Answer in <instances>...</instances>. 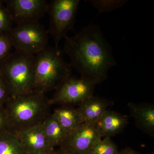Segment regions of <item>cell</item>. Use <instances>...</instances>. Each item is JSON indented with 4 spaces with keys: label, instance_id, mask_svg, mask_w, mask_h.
<instances>
[{
    "label": "cell",
    "instance_id": "6da1fadb",
    "mask_svg": "<svg viewBox=\"0 0 154 154\" xmlns=\"http://www.w3.org/2000/svg\"><path fill=\"white\" fill-rule=\"evenodd\" d=\"M64 38L63 52L82 79L96 85L100 84L107 79L109 70L117 64L112 47L99 25L85 26L74 36Z\"/></svg>",
    "mask_w": 154,
    "mask_h": 154
},
{
    "label": "cell",
    "instance_id": "7a4b0ae2",
    "mask_svg": "<svg viewBox=\"0 0 154 154\" xmlns=\"http://www.w3.org/2000/svg\"><path fill=\"white\" fill-rule=\"evenodd\" d=\"M51 105L45 94L35 91L11 97L5 105L10 130L16 133L42 123L50 114Z\"/></svg>",
    "mask_w": 154,
    "mask_h": 154
},
{
    "label": "cell",
    "instance_id": "3957f363",
    "mask_svg": "<svg viewBox=\"0 0 154 154\" xmlns=\"http://www.w3.org/2000/svg\"><path fill=\"white\" fill-rule=\"evenodd\" d=\"M58 47H48L35 55V92L55 91L71 76L72 68Z\"/></svg>",
    "mask_w": 154,
    "mask_h": 154
},
{
    "label": "cell",
    "instance_id": "277c9868",
    "mask_svg": "<svg viewBox=\"0 0 154 154\" xmlns=\"http://www.w3.org/2000/svg\"><path fill=\"white\" fill-rule=\"evenodd\" d=\"M35 55L11 53L0 63V72L8 86L11 97L34 92Z\"/></svg>",
    "mask_w": 154,
    "mask_h": 154
},
{
    "label": "cell",
    "instance_id": "5b68a950",
    "mask_svg": "<svg viewBox=\"0 0 154 154\" xmlns=\"http://www.w3.org/2000/svg\"><path fill=\"white\" fill-rule=\"evenodd\" d=\"M9 33L17 51L36 55L47 47L48 31L39 21L18 24Z\"/></svg>",
    "mask_w": 154,
    "mask_h": 154
},
{
    "label": "cell",
    "instance_id": "8992f818",
    "mask_svg": "<svg viewBox=\"0 0 154 154\" xmlns=\"http://www.w3.org/2000/svg\"><path fill=\"white\" fill-rule=\"evenodd\" d=\"M81 1L80 0H53L48 4L49 15L48 33L52 36L56 47L63 38L72 30Z\"/></svg>",
    "mask_w": 154,
    "mask_h": 154
},
{
    "label": "cell",
    "instance_id": "52a82bcc",
    "mask_svg": "<svg viewBox=\"0 0 154 154\" xmlns=\"http://www.w3.org/2000/svg\"><path fill=\"white\" fill-rule=\"evenodd\" d=\"M96 84L82 78L71 75L55 90L49 102L51 105L59 104L79 105L81 102L94 96Z\"/></svg>",
    "mask_w": 154,
    "mask_h": 154
},
{
    "label": "cell",
    "instance_id": "ba28073f",
    "mask_svg": "<svg viewBox=\"0 0 154 154\" xmlns=\"http://www.w3.org/2000/svg\"><path fill=\"white\" fill-rule=\"evenodd\" d=\"M102 139L96 123L83 122L68 134L60 146L73 154H88Z\"/></svg>",
    "mask_w": 154,
    "mask_h": 154
},
{
    "label": "cell",
    "instance_id": "9c48e42d",
    "mask_svg": "<svg viewBox=\"0 0 154 154\" xmlns=\"http://www.w3.org/2000/svg\"><path fill=\"white\" fill-rule=\"evenodd\" d=\"M6 8L14 23L39 21L47 13L48 3L45 0H7Z\"/></svg>",
    "mask_w": 154,
    "mask_h": 154
},
{
    "label": "cell",
    "instance_id": "30bf717a",
    "mask_svg": "<svg viewBox=\"0 0 154 154\" xmlns=\"http://www.w3.org/2000/svg\"><path fill=\"white\" fill-rule=\"evenodd\" d=\"M16 133L28 154H38L54 148L46 138L42 122Z\"/></svg>",
    "mask_w": 154,
    "mask_h": 154
},
{
    "label": "cell",
    "instance_id": "8fae6325",
    "mask_svg": "<svg viewBox=\"0 0 154 154\" xmlns=\"http://www.w3.org/2000/svg\"><path fill=\"white\" fill-rule=\"evenodd\" d=\"M128 106L136 125L147 134L154 136V106L150 103L130 102Z\"/></svg>",
    "mask_w": 154,
    "mask_h": 154
},
{
    "label": "cell",
    "instance_id": "7c38bea8",
    "mask_svg": "<svg viewBox=\"0 0 154 154\" xmlns=\"http://www.w3.org/2000/svg\"><path fill=\"white\" fill-rule=\"evenodd\" d=\"M113 102L97 96H93L81 102L78 108L83 122L96 123Z\"/></svg>",
    "mask_w": 154,
    "mask_h": 154
},
{
    "label": "cell",
    "instance_id": "4fadbf2b",
    "mask_svg": "<svg viewBox=\"0 0 154 154\" xmlns=\"http://www.w3.org/2000/svg\"><path fill=\"white\" fill-rule=\"evenodd\" d=\"M128 122V117L126 116L107 110L96 122V124L103 138H111L122 132Z\"/></svg>",
    "mask_w": 154,
    "mask_h": 154
},
{
    "label": "cell",
    "instance_id": "5bb4252c",
    "mask_svg": "<svg viewBox=\"0 0 154 154\" xmlns=\"http://www.w3.org/2000/svg\"><path fill=\"white\" fill-rule=\"evenodd\" d=\"M52 114L68 134L83 123L78 108L70 105H62L55 109Z\"/></svg>",
    "mask_w": 154,
    "mask_h": 154
},
{
    "label": "cell",
    "instance_id": "9a60e30c",
    "mask_svg": "<svg viewBox=\"0 0 154 154\" xmlns=\"http://www.w3.org/2000/svg\"><path fill=\"white\" fill-rule=\"evenodd\" d=\"M45 136L50 146L54 148L60 146L66 140L68 134L56 119L50 113L42 122Z\"/></svg>",
    "mask_w": 154,
    "mask_h": 154
},
{
    "label": "cell",
    "instance_id": "2e32d148",
    "mask_svg": "<svg viewBox=\"0 0 154 154\" xmlns=\"http://www.w3.org/2000/svg\"><path fill=\"white\" fill-rule=\"evenodd\" d=\"M0 154H28L16 133L8 131L0 134Z\"/></svg>",
    "mask_w": 154,
    "mask_h": 154
},
{
    "label": "cell",
    "instance_id": "e0dca14e",
    "mask_svg": "<svg viewBox=\"0 0 154 154\" xmlns=\"http://www.w3.org/2000/svg\"><path fill=\"white\" fill-rule=\"evenodd\" d=\"M119 151L115 143L107 137L96 143L88 154H118Z\"/></svg>",
    "mask_w": 154,
    "mask_h": 154
},
{
    "label": "cell",
    "instance_id": "ac0fdd59",
    "mask_svg": "<svg viewBox=\"0 0 154 154\" xmlns=\"http://www.w3.org/2000/svg\"><path fill=\"white\" fill-rule=\"evenodd\" d=\"M92 4L99 13L110 12L119 8L128 2L125 0H90Z\"/></svg>",
    "mask_w": 154,
    "mask_h": 154
},
{
    "label": "cell",
    "instance_id": "d6986e66",
    "mask_svg": "<svg viewBox=\"0 0 154 154\" xmlns=\"http://www.w3.org/2000/svg\"><path fill=\"white\" fill-rule=\"evenodd\" d=\"M13 23L8 11L0 1V33H10Z\"/></svg>",
    "mask_w": 154,
    "mask_h": 154
},
{
    "label": "cell",
    "instance_id": "ffe728a7",
    "mask_svg": "<svg viewBox=\"0 0 154 154\" xmlns=\"http://www.w3.org/2000/svg\"><path fill=\"white\" fill-rule=\"evenodd\" d=\"M13 47L10 33H0V63L11 54Z\"/></svg>",
    "mask_w": 154,
    "mask_h": 154
},
{
    "label": "cell",
    "instance_id": "44dd1931",
    "mask_svg": "<svg viewBox=\"0 0 154 154\" xmlns=\"http://www.w3.org/2000/svg\"><path fill=\"white\" fill-rule=\"evenodd\" d=\"M11 97L8 84L0 72V106H5Z\"/></svg>",
    "mask_w": 154,
    "mask_h": 154
},
{
    "label": "cell",
    "instance_id": "7402d4cb",
    "mask_svg": "<svg viewBox=\"0 0 154 154\" xmlns=\"http://www.w3.org/2000/svg\"><path fill=\"white\" fill-rule=\"evenodd\" d=\"M10 130L8 119L5 106H0V134Z\"/></svg>",
    "mask_w": 154,
    "mask_h": 154
},
{
    "label": "cell",
    "instance_id": "603a6c76",
    "mask_svg": "<svg viewBox=\"0 0 154 154\" xmlns=\"http://www.w3.org/2000/svg\"><path fill=\"white\" fill-rule=\"evenodd\" d=\"M118 154H141L130 147H126L119 151Z\"/></svg>",
    "mask_w": 154,
    "mask_h": 154
},
{
    "label": "cell",
    "instance_id": "cb8c5ba5",
    "mask_svg": "<svg viewBox=\"0 0 154 154\" xmlns=\"http://www.w3.org/2000/svg\"><path fill=\"white\" fill-rule=\"evenodd\" d=\"M57 154H73L69 152L66 149L64 148L61 146H60L58 149H57Z\"/></svg>",
    "mask_w": 154,
    "mask_h": 154
},
{
    "label": "cell",
    "instance_id": "d4e9b609",
    "mask_svg": "<svg viewBox=\"0 0 154 154\" xmlns=\"http://www.w3.org/2000/svg\"><path fill=\"white\" fill-rule=\"evenodd\" d=\"M38 154H57V150L55 148L51 149Z\"/></svg>",
    "mask_w": 154,
    "mask_h": 154
},
{
    "label": "cell",
    "instance_id": "484cf974",
    "mask_svg": "<svg viewBox=\"0 0 154 154\" xmlns=\"http://www.w3.org/2000/svg\"><path fill=\"white\" fill-rule=\"evenodd\" d=\"M154 154V153L153 152H152L151 153H150V154Z\"/></svg>",
    "mask_w": 154,
    "mask_h": 154
}]
</instances>
